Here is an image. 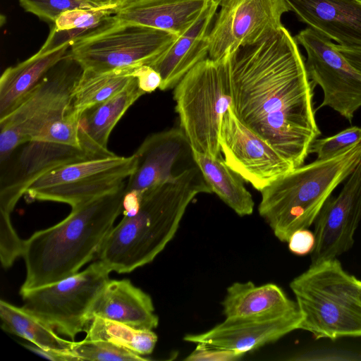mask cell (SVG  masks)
<instances>
[{
  "label": "cell",
  "instance_id": "obj_17",
  "mask_svg": "<svg viewBox=\"0 0 361 361\" xmlns=\"http://www.w3.org/2000/svg\"><path fill=\"white\" fill-rule=\"evenodd\" d=\"M134 154L136 164L127 180L125 192L141 193L150 187L175 178L194 165L185 163L194 159L193 150L180 128L149 135Z\"/></svg>",
  "mask_w": 361,
  "mask_h": 361
},
{
  "label": "cell",
  "instance_id": "obj_3",
  "mask_svg": "<svg viewBox=\"0 0 361 361\" xmlns=\"http://www.w3.org/2000/svg\"><path fill=\"white\" fill-rule=\"evenodd\" d=\"M126 184L72 207L61 221L24 240L26 276L20 291L71 276L97 255L123 211Z\"/></svg>",
  "mask_w": 361,
  "mask_h": 361
},
{
  "label": "cell",
  "instance_id": "obj_18",
  "mask_svg": "<svg viewBox=\"0 0 361 361\" xmlns=\"http://www.w3.org/2000/svg\"><path fill=\"white\" fill-rule=\"evenodd\" d=\"M219 6L209 0L196 19L149 65L161 75L160 90L175 87L190 69L209 57V36Z\"/></svg>",
  "mask_w": 361,
  "mask_h": 361
},
{
  "label": "cell",
  "instance_id": "obj_2",
  "mask_svg": "<svg viewBox=\"0 0 361 361\" xmlns=\"http://www.w3.org/2000/svg\"><path fill=\"white\" fill-rule=\"evenodd\" d=\"M197 164L141 192L140 206L125 214L97 252L110 271L129 273L152 262L172 240L185 210L200 193H212Z\"/></svg>",
  "mask_w": 361,
  "mask_h": 361
},
{
  "label": "cell",
  "instance_id": "obj_8",
  "mask_svg": "<svg viewBox=\"0 0 361 361\" xmlns=\"http://www.w3.org/2000/svg\"><path fill=\"white\" fill-rule=\"evenodd\" d=\"M176 35L115 20L113 16L70 47L82 69L103 73L151 65L170 46Z\"/></svg>",
  "mask_w": 361,
  "mask_h": 361
},
{
  "label": "cell",
  "instance_id": "obj_11",
  "mask_svg": "<svg viewBox=\"0 0 361 361\" xmlns=\"http://www.w3.org/2000/svg\"><path fill=\"white\" fill-rule=\"evenodd\" d=\"M135 164L134 154L68 164L37 178L24 197L27 202L51 201L73 207L124 185Z\"/></svg>",
  "mask_w": 361,
  "mask_h": 361
},
{
  "label": "cell",
  "instance_id": "obj_16",
  "mask_svg": "<svg viewBox=\"0 0 361 361\" xmlns=\"http://www.w3.org/2000/svg\"><path fill=\"white\" fill-rule=\"evenodd\" d=\"M302 319L300 309L281 314L225 318L207 331L186 334L183 340L245 354L300 329Z\"/></svg>",
  "mask_w": 361,
  "mask_h": 361
},
{
  "label": "cell",
  "instance_id": "obj_26",
  "mask_svg": "<svg viewBox=\"0 0 361 361\" xmlns=\"http://www.w3.org/2000/svg\"><path fill=\"white\" fill-rule=\"evenodd\" d=\"M118 9L116 5L96 8H75L61 14L54 23L49 36L37 52L44 54L65 45L93 31L106 22Z\"/></svg>",
  "mask_w": 361,
  "mask_h": 361
},
{
  "label": "cell",
  "instance_id": "obj_23",
  "mask_svg": "<svg viewBox=\"0 0 361 361\" xmlns=\"http://www.w3.org/2000/svg\"><path fill=\"white\" fill-rule=\"evenodd\" d=\"M225 318L281 314L299 310L296 300L270 283L255 286L252 281L235 282L227 288L221 302Z\"/></svg>",
  "mask_w": 361,
  "mask_h": 361
},
{
  "label": "cell",
  "instance_id": "obj_19",
  "mask_svg": "<svg viewBox=\"0 0 361 361\" xmlns=\"http://www.w3.org/2000/svg\"><path fill=\"white\" fill-rule=\"evenodd\" d=\"M298 20L337 44L361 49V0H284Z\"/></svg>",
  "mask_w": 361,
  "mask_h": 361
},
{
  "label": "cell",
  "instance_id": "obj_1",
  "mask_svg": "<svg viewBox=\"0 0 361 361\" xmlns=\"http://www.w3.org/2000/svg\"><path fill=\"white\" fill-rule=\"evenodd\" d=\"M232 110L239 121L293 168L321 135L314 87L294 37L283 25L226 57Z\"/></svg>",
  "mask_w": 361,
  "mask_h": 361
},
{
  "label": "cell",
  "instance_id": "obj_35",
  "mask_svg": "<svg viewBox=\"0 0 361 361\" xmlns=\"http://www.w3.org/2000/svg\"><path fill=\"white\" fill-rule=\"evenodd\" d=\"M289 250L299 256L311 254L315 244L314 233L307 228L298 229L290 236L288 242Z\"/></svg>",
  "mask_w": 361,
  "mask_h": 361
},
{
  "label": "cell",
  "instance_id": "obj_25",
  "mask_svg": "<svg viewBox=\"0 0 361 361\" xmlns=\"http://www.w3.org/2000/svg\"><path fill=\"white\" fill-rule=\"evenodd\" d=\"M193 157L212 192L238 215L244 216L252 214L255 206L252 197L239 174L221 157L214 159L194 151Z\"/></svg>",
  "mask_w": 361,
  "mask_h": 361
},
{
  "label": "cell",
  "instance_id": "obj_39",
  "mask_svg": "<svg viewBox=\"0 0 361 361\" xmlns=\"http://www.w3.org/2000/svg\"><path fill=\"white\" fill-rule=\"evenodd\" d=\"M357 286H358L359 300H360V302L361 303V281L357 279Z\"/></svg>",
  "mask_w": 361,
  "mask_h": 361
},
{
  "label": "cell",
  "instance_id": "obj_33",
  "mask_svg": "<svg viewBox=\"0 0 361 361\" xmlns=\"http://www.w3.org/2000/svg\"><path fill=\"white\" fill-rule=\"evenodd\" d=\"M194 350L184 360L186 361H234L245 355V353L231 350L213 348L203 343H196Z\"/></svg>",
  "mask_w": 361,
  "mask_h": 361
},
{
  "label": "cell",
  "instance_id": "obj_7",
  "mask_svg": "<svg viewBox=\"0 0 361 361\" xmlns=\"http://www.w3.org/2000/svg\"><path fill=\"white\" fill-rule=\"evenodd\" d=\"M82 72L69 49L23 101L0 119L1 166L20 146L71 110L73 94Z\"/></svg>",
  "mask_w": 361,
  "mask_h": 361
},
{
  "label": "cell",
  "instance_id": "obj_24",
  "mask_svg": "<svg viewBox=\"0 0 361 361\" xmlns=\"http://www.w3.org/2000/svg\"><path fill=\"white\" fill-rule=\"evenodd\" d=\"M70 47L65 45L44 54L36 53L3 72L0 78V119L23 101L48 71L67 54Z\"/></svg>",
  "mask_w": 361,
  "mask_h": 361
},
{
  "label": "cell",
  "instance_id": "obj_27",
  "mask_svg": "<svg viewBox=\"0 0 361 361\" xmlns=\"http://www.w3.org/2000/svg\"><path fill=\"white\" fill-rule=\"evenodd\" d=\"M0 318L4 331L18 336L42 348L71 353L73 341L62 338L54 328L24 307L0 300Z\"/></svg>",
  "mask_w": 361,
  "mask_h": 361
},
{
  "label": "cell",
  "instance_id": "obj_32",
  "mask_svg": "<svg viewBox=\"0 0 361 361\" xmlns=\"http://www.w3.org/2000/svg\"><path fill=\"white\" fill-rule=\"evenodd\" d=\"M361 142V128L351 126L337 134L317 138L311 145L310 154H316L317 159H326Z\"/></svg>",
  "mask_w": 361,
  "mask_h": 361
},
{
  "label": "cell",
  "instance_id": "obj_5",
  "mask_svg": "<svg viewBox=\"0 0 361 361\" xmlns=\"http://www.w3.org/2000/svg\"><path fill=\"white\" fill-rule=\"evenodd\" d=\"M290 288L302 316L300 329L317 339L361 336L357 278L337 258L310 264Z\"/></svg>",
  "mask_w": 361,
  "mask_h": 361
},
{
  "label": "cell",
  "instance_id": "obj_10",
  "mask_svg": "<svg viewBox=\"0 0 361 361\" xmlns=\"http://www.w3.org/2000/svg\"><path fill=\"white\" fill-rule=\"evenodd\" d=\"M111 271L97 260L82 271L57 282L20 291L23 307L60 334L74 341L87 330L92 310Z\"/></svg>",
  "mask_w": 361,
  "mask_h": 361
},
{
  "label": "cell",
  "instance_id": "obj_36",
  "mask_svg": "<svg viewBox=\"0 0 361 361\" xmlns=\"http://www.w3.org/2000/svg\"><path fill=\"white\" fill-rule=\"evenodd\" d=\"M23 345L31 352L44 358L53 361H76L78 359L70 353L54 349L42 348L36 345L23 343Z\"/></svg>",
  "mask_w": 361,
  "mask_h": 361
},
{
  "label": "cell",
  "instance_id": "obj_30",
  "mask_svg": "<svg viewBox=\"0 0 361 361\" xmlns=\"http://www.w3.org/2000/svg\"><path fill=\"white\" fill-rule=\"evenodd\" d=\"M70 351L78 360L143 361L148 358L126 348L102 340L73 341Z\"/></svg>",
  "mask_w": 361,
  "mask_h": 361
},
{
  "label": "cell",
  "instance_id": "obj_28",
  "mask_svg": "<svg viewBox=\"0 0 361 361\" xmlns=\"http://www.w3.org/2000/svg\"><path fill=\"white\" fill-rule=\"evenodd\" d=\"M133 68L94 73L83 70L75 87L71 113L78 118L87 109L124 90L135 78Z\"/></svg>",
  "mask_w": 361,
  "mask_h": 361
},
{
  "label": "cell",
  "instance_id": "obj_21",
  "mask_svg": "<svg viewBox=\"0 0 361 361\" xmlns=\"http://www.w3.org/2000/svg\"><path fill=\"white\" fill-rule=\"evenodd\" d=\"M92 315L139 329L152 330L159 324L150 295L128 279H109L94 305Z\"/></svg>",
  "mask_w": 361,
  "mask_h": 361
},
{
  "label": "cell",
  "instance_id": "obj_15",
  "mask_svg": "<svg viewBox=\"0 0 361 361\" xmlns=\"http://www.w3.org/2000/svg\"><path fill=\"white\" fill-rule=\"evenodd\" d=\"M360 219L361 160L338 195L327 199L314 221L311 264L336 259L348 251Z\"/></svg>",
  "mask_w": 361,
  "mask_h": 361
},
{
  "label": "cell",
  "instance_id": "obj_4",
  "mask_svg": "<svg viewBox=\"0 0 361 361\" xmlns=\"http://www.w3.org/2000/svg\"><path fill=\"white\" fill-rule=\"evenodd\" d=\"M360 160L361 142L331 158L294 168L260 191V216L280 241L287 243L294 231L314 223L325 202Z\"/></svg>",
  "mask_w": 361,
  "mask_h": 361
},
{
  "label": "cell",
  "instance_id": "obj_9",
  "mask_svg": "<svg viewBox=\"0 0 361 361\" xmlns=\"http://www.w3.org/2000/svg\"><path fill=\"white\" fill-rule=\"evenodd\" d=\"M79 118L68 113L37 136L20 146L11 166L1 169L0 210L11 214L27 187L60 166L92 159L82 147Z\"/></svg>",
  "mask_w": 361,
  "mask_h": 361
},
{
  "label": "cell",
  "instance_id": "obj_38",
  "mask_svg": "<svg viewBox=\"0 0 361 361\" xmlns=\"http://www.w3.org/2000/svg\"><path fill=\"white\" fill-rule=\"evenodd\" d=\"M100 6L116 5L118 9L137 0H89Z\"/></svg>",
  "mask_w": 361,
  "mask_h": 361
},
{
  "label": "cell",
  "instance_id": "obj_31",
  "mask_svg": "<svg viewBox=\"0 0 361 361\" xmlns=\"http://www.w3.org/2000/svg\"><path fill=\"white\" fill-rule=\"evenodd\" d=\"M18 2L26 12L53 23L61 14L70 10L105 6L89 0H18Z\"/></svg>",
  "mask_w": 361,
  "mask_h": 361
},
{
  "label": "cell",
  "instance_id": "obj_20",
  "mask_svg": "<svg viewBox=\"0 0 361 361\" xmlns=\"http://www.w3.org/2000/svg\"><path fill=\"white\" fill-rule=\"evenodd\" d=\"M143 94L134 78L118 94L81 114L78 123L80 145L92 159L116 155L107 147L109 135L127 110Z\"/></svg>",
  "mask_w": 361,
  "mask_h": 361
},
{
  "label": "cell",
  "instance_id": "obj_12",
  "mask_svg": "<svg viewBox=\"0 0 361 361\" xmlns=\"http://www.w3.org/2000/svg\"><path fill=\"white\" fill-rule=\"evenodd\" d=\"M294 37L307 53L309 78L322 89L324 98L318 108L329 106L351 122L361 107V74L330 39L313 29L307 27Z\"/></svg>",
  "mask_w": 361,
  "mask_h": 361
},
{
  "label": "cell",
  "instance_id": "obj_13",
  "mask_svg": "<svg viewBox=\"0 0 361 361\" xmlns=\"http://www.w3.org/2000/svg\"><path fill=\"white\" fill-rule=\"evenodd\" d=\"M219 6L209 36V58L217 61L279 30L290 11L284 0H224Z\"/></svg>",
  "mask_w": 361,
  "mask_h": 361
},
{
  "label": "cell",
  "instance_id": "obj_34",
  "mask_svg": "<svg viewBox=\"0 0 361 361\" xmlns=\"http://www.w3.org/2000/svg\"><path fill=\"white\" fill-rule=\"evenodd\" d=\"M132 75L137 79L139 88L145 94L154 92L161 84L160 74L149 65L135 67Z\"/></svg>",
  "mask_w": 361,
  "mask_h": 361
},
{
  "label": "cell",
  "instance_id": "obj_40",
  "mask_svg": "<svg viewBox=\"0 0 361 361\" xmlns=\"http://www.w3.org/2000/svg\"><path fill=\"white\" fill-rule=\"evenodd\" d=\"M215 2H216L219 5H220L224 0H214Z\"/></svg>",
  "mask_w": 361,
  "mask_h": 361
},
{
  "label": "cell",
  "instance_id": "obj_37",
  "mask_svg": "<svg viewBox=\"0 0 361 361\" xmlns=\"http://www.w3.org/2000/svg\"><path fill=\"white\" fill-rule=\"evenodd\" d=\"M334 45L350 65L361 74V49L345 47L335 43Z\"/></svg>",
  "mask_w": 361,
  "mask_h": 361
},
{
  "label": "cell",
  "instance_id": "obj_29",
  "mask_svg": "<svg viewBox=\"0 0 361 361\" xmlns=\"http://www.w3.org/2000/svg\"><path fill=\"white\" fill-rule=\"evenodd\" d=\"M86 334V340L109 341L142 356L153 352L158 338L151 329H135L98 316L92 318Z\"/></svg>",
  "mask_w": 361,
  "mask_h": 361
},
{
  "label": "cell",
  "instance_id": "obj_14",
  "mask_svg": "<svg viewBox=\"0 0 361 361\" xmlns=\"http://www.w3.org/2000/svg\"><path fill=\"white\" fill-rule=\"evenodd\" d=\"M219 144L225 163L259 191L294 169L270 145L242 123L231 106L221 121Z\"/></svg>",
  "mask_w": 361,
  "mask_h": 361
},
{
  "label": "cell",
  "instance_id": "obj_22",
  "mask_svg": "<svg viewBox=\"0 0 361 361\" xmlns=\"http://www.w3.org/2000/svg\"><path fill=\"white\" fill-rule=\"evenodd\" d=\"M209 0H137L113 15L123 23L143 25L178 35L200 14Z\"/></svg>",
  "mask_w": 361,
  "mask_h": 361
},
{
  "label": "cell",
  "instance_id": "obj_6",
  "mask_svg": "<svg viewBox=\"0 0 361 361\" xmlns=\"http://www.w3.org/2000/svg\"><path fill=\"white\" fill-rule=\"evenodd\" d=\"M173 99L180 128L192 150L221 157V124L232 106L226 58L217 61L207 57L198 63L175 86Z\"/></svg>",
  "mask_w": 361,
  "mask_h": 361
}]
</instances>
